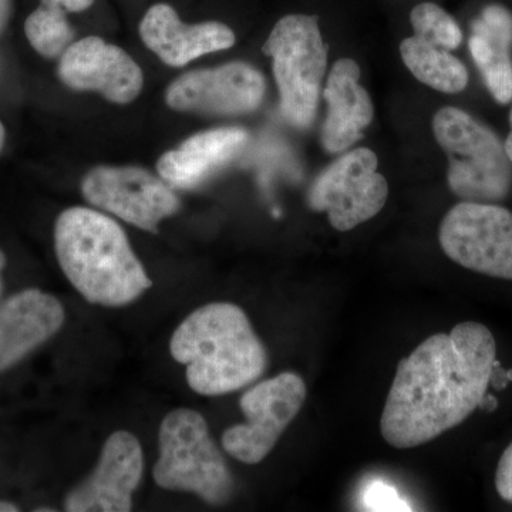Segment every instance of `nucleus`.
Segmentation results:
<instances>
[{
  "instance_id": "dca6fc26",
  "label": "nucleus",
  "mask_w": 512,
  "mask_h": 512,
  "mask_svg": "<svg viewBox=\"0 0 512 512\" xmlns=\"http://www.w3.org/2000/svg\"><path fill=\"white\" fill-rule=\"evenodd\" d=\"M360 67L352 59L333 64L323 97L328 101V117L323 123L322 146L329 153H342L362 137L373 120L372 99L360 86Z\"/></svg>"
},
{
  "instance_id": "7ed1b4c3",
  "label": "nucleus",
  "mask_w": 512,
  "mask_h": 512,
  "mask_svg": "<svg viewBox=\"0 0 512 512\" xmlns=\"http://www.w3.org/2000/svg\"><path fill=\"white\" fill-rule=\"evenodd\" d=\"M171 355L187 367V382L202 396L237 392L264 375L268 355L247 313L214 302L191 313L175 330Z\"/></svg>"
},
{
  "instance_id": "ddd939ff",
  "label": "nucleus",
  "mask_w": 512,
  "mask_h": 512,
  "mask_svg": "<svg viewBox=\"0 0 512 512\" xmlns=\"http://www.w3.org/2000/svg\"><path fill=\"white\" fill-rule=\"evenodd\" d=\"M57 73L70 89L99 92L104 99L117 104L136 100L144 84L136 60L97 36L84 37L67 47Z\"/></svg>"
},
{
  "instance_id": "c756f323",
  "label": "nucleus",
  "mask_w": 512,
  "mask_h": 512,
  "mask_svg": "<svg viewBox=\"0 0 512 512\" xmlns=\"http://www.w3.org/2000/svg\"><path fill=\"white\" fill-rule=\"evenodd\" d=\"M5 264H6L5 254H3L2 251H0V272H2V269L5 268ZM0 291H2V279H0Z\"/></svg>"
},
{
  "instance_id": "9b49d317",
  "label": "nucleus",
  "mask_w": 512,
  "mask_h": 512,
  "mask_svg": "<svg viewBox=\"0 0 512 512\" xmlns=\"http://www.w3.org/2000/svg\"><path fill=\"white\" fill-rule=\"evenodd\" d=\"M265 79L251 64L232 62L185 73L165 94L168 107L208 116H239L261 106Z\"/></svg>"
},
{
  "instance_id": "5701e85b",
  "label": "nucleus",
  "mask_w": 512,
  "mask_h": 512,
  "mask_svg": "<svg viewBox=\"0 0 512 512\" xmlns=\"http://www.w3.org/2000/svg\"><path fill=\"white\" fill-rule=\"evenodd\" d=\"M367 498H369V504L376 510H397L400 505L397 495L392 493L389 487H382V485L373 487Z\"/></svg>"
},
{
  "instance_id": "f3484780",
  "label": "nucleus",
  "mask_w": 512,
  "mask_h": 512,
  "mask_svg": "<svg viewBox=\"0 0 512 512\" xmlns=\"http://www.w3.org/2000/svg\"><path fill=\"white\" fill-rule=\"evenodd\" d=\"M247 141V131L238 127L195 134L160 157L158 174L171 188L191 190L238 156Z\"/></svg>"
},
{
  "instance_id": "2eb2a0df",
  "label": "nucleus",
  "mask_w": 512,
  "mask_h": 512,
  "mask_svg": "<svg viewBox=\"0 0 512 512\" xmlns=\"http://www.w3.org/2000/svg\"><path fill=\"white\" fill-rule=\"evenodd\" d=\"M62 303L49 293L28 289L0 306V372L55 336L62 328Z\"/></svg>"
},
{
  "instance_id": "412c9836",
  "label": "nucleus",
  "mask_w": 512,
  "mask_h": 512,
  "mask_svg": "<svg viewBox=\"0 0 512 512\" xmlns=\"http://www.w3.org/2000/svg\"><path fill=\"white\" fill-rule=\"evenodd\" d=\"M410 22L414 36L448 52L457 49L463 40V33L456 20L434 3L417 5L410 13Z\"/></svg>"
},
{
  "instance_id": "6ab92c4d",
  "label": "nucleus",
  "mask_w": 512,
  "mask_h": 512,
  "mask_svg": "<svg viewBox=\"0 0 512 512\" xmlns=\"http://www.w3.org/2000/svg\"><path fill=\"white\" fill-rule=\"evenodd\" d=\"M400 55L413 76L437 92L456 94L467 87L466 66L448 50L412 36L403 40Z\"/></svg>"
},
{
  "instance_id": "aec40b11",
  "label": "nucleus",
  "mask_w": 512,
  "mask_h": 512,
  "mask_svg": "<svg viewBox=\"0 0 512 512\" xmlns=\"http://www.w3.org/2000/svg\"><path fill=\"white\" fill-rule=\"evenodd\" d=\"M69 13L55 5L40 3L25 22V33L30 45L46 59L62 57L72 45L74 30L67 20Z\"/></svg>"
},
{
  "instance_id": "39448f33",
  "label": "nucleus",
  "mask_w": 512,
  "mask_h": 512,
  "mask_svg": "<svg viewBox=\"0 0 512 512\" xmlns=\"http://www.w3.org/2000/svg\"><path fill=\"white\" fill-rule=\"evenodd\" d=\"M433 133L448 157L451 191L467 202L493 204L512 187V163L503 141L466 111L444 107L433 119Z\"/></svg>"
},
{
  "instance_id": "bb28decb",
  "label": "nucleus",
  "mask_w": 512,
  "mask_h": 512,
  "mask_svg": "<svg viewBox=\"0 0 512 512\" xmlns=\"http://www.w3.org/2000/svg\"><path fill=\"white\" fill-rule=\"evenodd\" d=\"M510 124H511V130L510 134H508L507 140H505L504 146L505 150H507L508 157H510L511 163H512V110L510 114Z\"/></svg>"
},
{
  "instance_id": "4468645a",
  "label": "nucleus",
  "mask_w": 512,
  "mask_h": 512,
  "mask_svg": "<svg viewBox=\"0 0 512 512\" xmlns=\"http://www.w3.org/2000/svg\"><path fill=\"white\" fill-rule=\"evenodd\" d=\"M140 36L151 52L174 67L235 45L229 26L221 22L187 25L167 3H156L147 10L140 22Z\"/></svg>"
},
{
  "instance_id": "20e7f679",
  "label": "nucleus",
  "mask_w": 512,
  "mask_h": 512,
  "mask_svg": "<svg viewBox=\"0 0 512 512\" xmlns=\"http://www.w3.org/2000/svg\"><path fill=\"white\" fill-rule=\"evenodd\" d=\"M158 441L160 457L153 470L157 485L198 495L211 505L231 500L234 477L200 413L178 409L167 414Z\"/></svg>"
},
{
  "instance_id": "cd10ccee",
  "label": "nucleus",
  "mask_w": 512,
  "mask_h": 512,
  "mask_svg": "<svg viewBox=\"0 0 512 512\" xmlns=\"http://www.w3.org/2000/svg\"><path fill=\"white\" fill-rule=\"evenodd\" d=\"M18 511V508L15 505L8 503H0V512H15Z\"/></svg>"
},
{
  "instance_id": "f257e3e1",
  "label": "nucleus",
  "mask_w": 512,
  "mask_h": 512,
  "mask_svg": "<svg viewBox=\"0 0 512 512\" xmlns=\"http://www.w3.org/2000/svg\"><path fill=\"white\" fill-rule=\"evenodd\" d=\"M497 345L483 323H458L397 365L380 420L394 448L423 446L471 416L490 386Z\"/></svg>"
},
{
  "instance_id": "0eeeda50",
  "label": "nucleus",
  "mask_w": 512,
  "mask_h": 512,
  "mask_svg": "<svg viewBox=\"0 0 512 512\" xmlns=\"http://www.w3.org/2000/svg\"><path fill=\"white\" fill-rule=\"evenodd\" d=\"M444 254L470 271L512 281V214L503 207L463 201L441 221Z\"/></svg>"
},
{
  "instance_id": "c85d7f7f",
  "label": "nucleus",
  "mask_w": 512,
  "mask_h": 512,
  "mask_svg": "<svg viewBox=\"0 0 512 512\" xmlns=\"http://www.w3.org/2000/svg\"><path fill=\"white\" fill-rule=\"evenodd\" d=\"M5 140H6L5 127H3L2 121H0V151H2L3 144H5Z\"/></svg>"
},
{
  "instance_id": "9d476101",
  "label": "nucleus",
  "mask_w": 512,
  "mask_h": 512,
  "mask_svg": "<svg viewBox=\"0 0 512 512\" xmlns=\"http://www.w3.org/2000/svg\"><path fill=\"white\" fill-rule=\"evenodd\" d=\"M84 198L120 220L157 234L164 218L180 210V201L163 178L138 167H97L82 181Z\"/></svg>"
},
{
  "instance_id": "f8f14e48",
  "label": "nucleus",
  "mask_w": 512,
  "mask_h": 512,
  "mask_svg": "<svg viewBox=\"0 0 512 512\" xmlns=\"http://www.w3.org/2000/svg\"><path fill=\"white\" fill-rule=\"evenodd\" d=\"M143 477L140 441L127 431H116L104 444L92 474L70 491L64 508L70 512H127Z\"/></svg>"
},
{
  "instance_id": "7c9ffc66",
  "label": "nucleus",
  "mask_w": 512,
  "mask_h": 512,
  "mask_svg": "<svg viewBox=\"0 0 512 512\" xmlns=\"http://www.w3.org/2000/svg\"><path fill=\"white\" fill-rule=\"evenodd\" d=\"M507 379L512 380V370H510V372L507 373Z\"/></svg>"
},
{
  "instance_id": "1a4fd4ad",
  "label": "nucleus",
  "mask_w": 512,
  "mask_h": 512,
  "mask_svg": "<svg viewBox=\"0 0 512 512\" xmlns=\"http://www.w3.org/2000/svg\"><path fill=\"white\" fill-rule=\"evenodd\" d=\"M377 165L376 154L369 148L343 154L313 181L309 207L326 212L330 225L338 231H350L372 220L389 197V185Z\"/></svg>"
},
{
  "instance_id": "f03ea898",
  "label": "nucleus",
  "mask_w": 512,
  "mask_h": 512,
  "mask_svg": "<svg viewBox=\"0 0 512 512\" xmlns=\"http://www.w3.org/2000/svg\"><path fill=\"white\" fill-rule=\"evenodd\" d=\"M55 249L64 275L90 303L128 305L153 285L123 228L99 211H63L56 221Z\"/></svg>"
},
{
  "instance_id": "423d86ee",
  "label": "nucleus",
  "mask_w": 512,
  "mask_h": 512,
  "mask_svg": "<svg viewBox=\"0 0 512 512\" xmlns=\"http://www.w3.org/2000/svg\"><path fill=\"white\" fill-rule=\"evenodd\" d=\"M262 52L272 57L285 119L298 128L311 126L328 67V46L323 42L318 19L285 16L272 29Z\"/></svg>"
},
{
  "instance_id": "a878e982",
  "label": "nucleus",
  "mask_w": 512,
  "mask_h": 512,
  "mask_svg": "<svg viewBox=\"0 0 512 512\" xmlns=\"http://www.w3.org/2000/svg\"><path fill=\"white\" fill-rule=\"evenodd\" d=\"M497 406V399H495L494 396H488V394L485 393V396L483 397V400H481L480 403L481 409L487 410V412H493V410L497 409Z\"/></svg>"
},
{
  "instance_id": "6e6552de",
  "label": "nucleus",
  "mask_w": 512,
  "mask_h": 512,
  "mask_svg": "<svg viewBox=\"0 0 512 512\" xmlns=\"http://www.w3.org/2000/svg\"><path fill=\"white\" fill-rule=\"evenodd\" d=\"M306 394L305 382L293 372L255 384L239 400L247 421L224 431L222 447L241 463H261L301 412Z\"/></svg>"
},
{
  "instance_id": "a211bd4d",
  "label": "nucleus",
  "mask_w": 512,
  "mask_h": 512,
  "mask_svg": "<svg viewBox=\"0 0 512 512\" xmlns=\"http://www.w3.org/2000/svg\"><path fill=\"white\" fill-rule=\"evenodd\" d=\"M512 15L503 6H488L473 23L470 52L497 103L512 100Z\"/></svg>"
},
{
  "instance_id": "4be33fe9",
  "label": "nucleus",
  "mask_w": 512,
  "mask_h": 512,
  "mask_svg": "<svg viewBox=\"0 0 512 512\" xmlns=\"http://www.w3.org/2000/svg\"><path fill=\"white\" fill-rule=\"evenodd\" d=\"M495 488L507 503L512 504V443L505 448L495 473Z\"/></svg>"
},
{
  "instance_id": "393cba45",
  "label": "nucleus",
  "mask_w": 512,
  "mask_h": 512,
  "mask_svg": "<svg viewBox=\"0 0 512 512\" xmlns=\"http://www.w3.org/2000/svg\"><path fill=\"white\" fill-rule=\"evenodd\" d=\"M10 15H12V0H0V35L8 26Z\"/></svg>"
},
{
  "instance_id": "b1692460",
  "label": "nucleus",
  "mask_w": 512,
  "mask_h": 512,
  "mask_svg": "<svg viewBox=\"0 0 512 512\" xmlns=\"http://www.w3.org/2000/svg\"><path fill=\"white\" fill-rule=\"evenodd\" d=\"M40 3L59 6L67 13H80L92 8L94 0H40Z\"/></svg>"
}]
</instances>
